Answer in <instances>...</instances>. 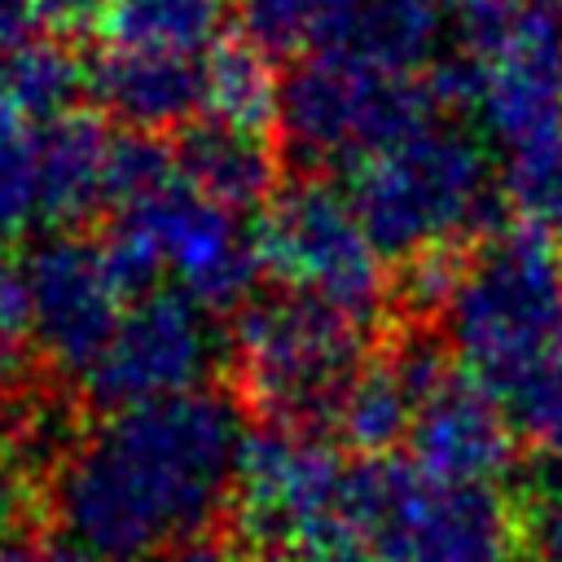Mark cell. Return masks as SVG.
<instances>
[{
  "mask_svg": "<svg viewBox=\"0 0 562 562\" xmlns=\"http://www.w3.org/2000/svg\"><path fill=\"white\" fill-rule=\"evenodd\" d=\"M518 435L496 395L470 373L443 369L417 400L408 461L448 483H501L514 470Z\"/></svg>",
  "mask_w": 562,
  "mask_h": 562,
  "instance_id": "obj_13",
  "label": "cell"
},
{
  "mask_svg": "<svg viewBox=\"0 0 562 562\" xmlns=\"http://www.w3.org/2000/svg\"><path fill=\"white\" fill-rule=\"evenodd\" d=\"M347 536L386 562H518L527 522L496 483H448L413 461L369 457L351 465Z\"/></svg>",
  "mask_w": 562,
  "mask_h": 562,
  "instance_id": "obj_3",
  "label": "cell"
},
{
  "mask_svg": "<svg viewBox=\"0 0 562 562\" xmlns=\"http://www.w3.org/2000/svg\"><path fill=\"white\" fill-rule=\"evenodd\" d=\"M114 132L79 110H66L44 123V220L79 224L92 211L110 206L114 176Z\"/></svg>",
  "mask_w": 562,
  "mask_h": 562,
  "instance_id": "obj_17",
  "label": "cell"
},
{
  "mask_svg": "<svg viewBox=\"0 0 562 562\" xmlns=\"http://www.w3.org/2000/svg\"><path fill=\"white\" fill-rule=\"evenodd\" d=\"M448 364L439 360L435 347H404L391 356H369L342 395L329 408V426L338 439L364 457L391 452L400 439H408L413 413L422 391L443 373Z\"/></svg>",
  "mask_w": 562,
  "mask_h": 562,
  "instance_id": "obj_16",
  "label": "cell"
},
{
  "mask_svg": "<svg viewBox=\"0 0 562 562\" xmlns=\"http://www.w3.org/2000/svg\"><path fill=\"white\" fill-rule=\"evenodd\" d=\"M492 395L505 408L518 443L549 461H562V338L514 369L505 382H496Z\"/></svg>",
  "mask_w": 562,
  "mask_h": 562,
  "instance_id": "obj_22",
  "label": "cell"
},
{
  "mask_svg": "<svg viewBox=\"0 0 562 562\" xmlns=\"http://www.w3.org/2000/svg\"><path fill=\"white\" fill-rule=\"evenodd\" d=\"M0 562H88L79 558L70 544H53V540H31V544H13L0 553Z\"/></svg>",
  "mask_w": 562,
  "mask_h": 562,
  "instance_id": "obj_32",
  "label": "cell"
},
{
  "mask_svg": "<svg viewBox=\"0 0 562 562\" xmlns=\"http://www.w3.org/2000/svg\"><path fill=\"white\" fill-rule=\"evenodd\" d=\"M206 119L263 132L281 110V79L272 75V61L250 40L215 44L206 57Z\"/></svg>",
  "mask_w": 562,
  "mask_h": 562,
  "instance_id": "obj_21",
  "label": "cell"
},
{
  "mask_svg": "<svg viewBox=\"0 0 562 562\" xmlns=\"http://www.w3.org/2000/svg\"><path fill=\"white\" fill-rule=\"evenodd\" d=\"M44 220V119L0 88V250Z\"/></svg>",
  "mask_w": 562,
  "mask_h": 562,
  "instance_id": "obj_20",
  "label": "cell"
},
{
  "mask_svg": "<svg viewBox=\"0 0 562 562\" xmlns=\"http://www.w3.org/2000/svg\"><path fill=\"white\" fill-rule=\"evenodd\" d=\"M35 347V329H31V299H26V277L22 263H13L0 250V395L18 386V378L26 373Z\"/></svg>",
  "mask_w": 562,
  "mask_h": 562,
  "instance_id": "obj_26",
  "label": "cell"
},
{
  "mask_svg": "<svg viewBox=\"0 0 562 562\" xmlns=\"http://www.w3.org/2000/svg\"><path fill=\"white\" fill-rule=\"evenodd\" d=\"M22 277L31 299L35 347L48 356V364L66 373H83L97 360L136 294L123 268L114 263L110 246L75 233L40 241L26 255Z\"/></svg>",
  "mask_w": 562,
  "mask_h": 562,
  "instance_id": "obj_11",
  "label": "cell"
},
{
  "mask_svg": "<svg viewBox=\"0 0 562 562\" xmlns=\"http://www.w3.org/2000/svg\"><path fill=\"white\" fill-rule=\"evenodd\" d=\"M540 562H544V558H540Z\"/></svg>",
  "mask_w": 562,
  "mask_h": 562,
  "instance_id": "obj_34",
  "label": "cell"
},
{
  "mask_svg": "<svg viewBox=\"0 0 562 562\" xmlns=\"http://www.w3.org/2000/svg\"><path fill=\"white\" fill-rule=\"evenodd\" d=\"M149 562H246V553L237 544H228V540L198 536V540H184V544H176V549H167V553H158Z\"/></svg>",
  "mask_w": 562,
  "mask_h": 562,
  "instance_id": "obj_29",
  "label": "cell"
},
{
  "mask_svg": "<svg viewBox=\"0 0 562 562\" xmlns=\"http://www.w3.org/2000/svg\"><path fill=\"white\" fill-rule=\"evenodd\" d=\"M176 167L193 189H202L206 198H215L233 211L259 206L281 189L277 154L263 140V132L215 123V119H202L198 127L184 132V140L176 149Z\"/></svg>",
  "mask_w": 562,
  "mask_h": 562,
  "instance_id": "obj_18",
  "label": "cell"
},
{
  "mask_svg": "<svg viewBox=\"0 0 562 562\" xmlns=\"http://www.w3.org/2000/svg\"><path fill=\"white\" fill-rule=\"evenodd\" d=\"M439 110L430 79L316 53L281 79V132L307 162L356 167L373 149L430 123Z\"/></svg>",
  "mask_w": 562,
  "mask_h": 562,
  "instance_id": "obj_8",
  "label": "cell"
},
{
  "mask_svg": "<svg viewBox=\"0 0 562 562\" xmlns=\"http://www.w3.org/2000/svg\"><path fill=\"white\" fill-rule=\"evenodd\" d=\"M114 263L136 294L171 277L180 294L211 307H237L259 272L255 233L237 224V211L193 189L180 167L145 198L119 206V224L105 237Z\"/></svg>",
  "mask_w": 562,
  "mask_h": 562,
  "instance_id": "obj_6",
  "label": "cell"
},
{
  "mask_svg": "<svg viewBox=\"0 0 562 562\" xmlns=\"http://www.w3.org/2000/svg\"><path fill=\"white\" fill-rule=\"evenodd\" d=\"M496 171L470 127L430 119L351 167V202L382 255L465 246L496 202Z\"/></svg>",
  "mask_w": 562,
  "mask_h": 562,
  "instance_id": "obj_2",
  "label": "cell"
},
{
  "mask_svg": "<svg viewBox=\"0 0 562 562\" xmlns=\"http://www.w3.org/2000/svg\"><path fill=\"white\" fill-rule=\"evenodd\" d=\"M364 325L303 294L246 303L233 325V369L241 395L277 426L329 417L364 356Z\"/></svg>",
  "mask_w": 562,
  "mask_h": 562,
  "instance_id": "obj_5",
  "label": "cell"
},
{
  "mask_svg": "<svg viewBox=\"0 0 562 562\" xmlns=\"http://www.w3.org/2000/svg\"><path fill=\"white\" fill-rule=\"evenodd\" d=\"M88 83L79 57L57 40H22L18 48L0 53V88L35 119H57L70 110L75 92Z\"/></svg>",
  "mask_w": 562,
  "mask_h": 562,
  "instance_id": "obj_23",
  "label": "cell"
},
{
  "mask_svg": "<svg viewBox=\"0 0 562 562\" xmlns=\"http://www.w3.org/2000/svg\"><path fill=\"white\" fill-rule=\"evenodd\" d=\"M448 35V0H321L316 53L417 75Z\"/></svg>",
  "mask_w": 562,
  "mask_h": 562,
  "instance_id": "obj_14",
  "label": "cell"
},
{
  "mask_svg": "<svg viewBox=\"0 0 562 562\" xmlns=\"http://www.w3.org/2000/svg\"><path fill=\"white\" fill-rule=\"evenodd\" d=\"M527 13H540V18H562V0H518Z\"/></svg>",
  "mask_w": 562,
  "mask_h": 562,
  "instance_id": "obj_33",
  "label": "cell"
},
{
  "mask_svg": "<svg viewBox=\"0 0 562 562\" xmlns=\"http://www.w3.org/2000/svg\"><path fill=\"white\" fill-rule=\"evenodd\" d=\"M228 9L233 0H110L101 22L110 44L202 57L215 48Z\"/></svg>",
  "mask_w": 562,
  "mask_h": 562,
  "instance_id": "obj_19",
  "label": "cell"
},
{
  "mask_svg": "<svg viewBox=\"0 0 562 562\" xmlns=\"http://www.w3.org/2000/svg\"><path fill=\"white\" fill-rule=\"evenodd\" d=\"M465 373L487 391L562 338V255L553 237L514 224L479 241L443 307Z\"/></svg>",
  "mask_w": 562,
  "mask_h": 562,
  "instance_id": "obj_4",
  "label": "cell"
},
{
  "mask_svg": "<svg viewBox=\"0 0 562 562\" xmlns=\"http://www.w3.org/2000/svg\"><path fill=\"white\" fill-rule=\"evenodd\" d=\"M215 364V329L206 307L180 290H145L127 303L110 342L79 373L105 413L202 391Z\"/></svg>",
  "mask_w": 562,
  "mask_h": 562,
  "instance_id": "obj_10",
  "label": "cell"
},
{
  "mask_svg": "<svg viewBox=\"0 0 562 562\" xmlns=\"http://www.w3.org/2000/svg\"><path fill=\"white\" fill-rule=\"evenodd\" d=\"M250 233L259 272L285 294L316 299L356 321L378 316L386 299V255L364 228L351 193L325 180L281 184Z\"/></svg>",
  "mask_w": 562,
  "mask_h": 562,
  "instance_id": "obj_7",
  "label": "cell"
},
{
  "mask_svg": "<svg viewBox=\"0 0 562 562\" xmlns=\"http://www.w3.org/2000/svg\"><path fill=\"white\" fill-rule=\"evenodd\" d=\"M294 562H386V558L373 553L360 536H347V531H342V536H325V540L299 549Z\"/></svg>",
  "mask_w": 562,
  "mask_h": 562,
  "instance_id": "obj_28",
  "label": "cell"
},
{
  "mask_svg": "<svg viewBox=\"0 0 562 562\" xmlns=\"http://www.w3.org/2000/svg\"><path fill=\"white\" fill-rule=\"evenodd\" d=\"M202 57L110 44L92 61L88 88L101 101V110H110L119 123L154 136V132L198 119V110L206 101V61Z\"/></svg>",
  "mask_w": 562,
  "mask_h": 562,
  "instance_id": "obj_15",
  "label": "cell"
},
{
  "mask_svg": "<svg viewBox=\"0 0 562 562\" xmlns=\"http://www.w3.org/2000/svg\"><path fill=\"white\" fill-rule=\"evenodd\" d=\"M347 483L351 465L321 430L268 422L246 430L233 505L255 540L307 549L347 531Z\"/></svg>",
  "mask_w": 562,
  "mask_h": 562,
  "instance_id": "obj_9",
  "label": "cell"
},
{
  "mask_svg": "<svg viewBox=\"0 0 562 562\" xmlns=\"http://www.w3.org/2000/svg\"><path fill=\"white\" fill-rule=\"evenodd\" d=\"M241 443V413L215 391L114 408L57 461L53 518L88 562H149L233 505Z\"/></svg>",
  "mask_w": 562,
  "mask_h": 562,
  "instance_id": "obj_1",
  "label": "cell"
},
{
  "mask_svg": "<svg viewBox=\"0 0 562 562\" xmlns=\"http://www.w3.org/2000/svg\"><path fill=\"white\" fill-rule=\"evenodd\" d=\"M35 4H40L44 22L66 26V31L88 26L92 18H105V9H110V0H35Z\"/></svg>",
  "mask_w": 562,
  "mask_h": 562,
  "instance_id": "obj_31",
  "label": "cell"
},
{
  "mask_svg": "<svg viewBox=\"0 0 562 562\" xmlns=\"http://www.w3.org/2000/svg\"><path fill=\"white\" fill-rule=\"evenodd\" d=\"M316 13H321V0H237L241 35L268 57L312 48Z\"/></svg>",
  "mask_w": 562,
  "mask_h": 562,
  "instance_id": "obj_25",
  "label": "cell"
},
{
  "mask_svg": "<svg viewBox=\"0 0 562 562\" xmlns=\"http://www.w3.org/2000/svg\"><path fill=\"white\" fill-rule=\"evenodd\" d=\"M501 198L518 224L544 237H562V132L505 158Z\"/></svg>",
  "mask_w": 562,
  "mask_h": 562,
  "instance_id": "obj_24",
  "label": "cell"
},
{
  "mask_svg": "<svg viewBox=\"0 0 562 562\" xmlns=\"http://www.w3.org/2000/svg\"><path fill=\"white\" fill-rule=\"evenodd\" d=\"M465 57V53H461ZM470 114L505 149L562 132V26L531 13L501 48L470 57Z\"/></svg>",
  "mask_w": 562,
  "mask_h": 562,
  "instance_id": "obj_12",
  "label": "cell"
},
{
  "mask_svg": "<svg viewBox=\"0 0 562 562\" xmlns=\"http://www.w3.org/2000/svg\"><path fill=\"white\" fill-rule=\"evenodd\" d=\"M35 22H44L35 0H0V53L18 48L22 40H31Z\"/></svg>",
  "mask_w": 562,
  "mask_h": 562,
  "instance_id": "obj_30",
  "label": "cell"
},
{
  "mask_svg": "<svg viewBox=\"0 0 562 562\" xmlns=\"http://www.w3.org/2000/svg\"><path fill=\"white\" fill-rule=\"evenodd\" d=\"M527 544L540 549L544 562H562V474H549L540 492L522 505Z\"/></svg>",
  "mask_w": 562,
  "mask_h": 562,
  "instance_id": "obj_27",
  "label": "cell"
}]
</instances>
